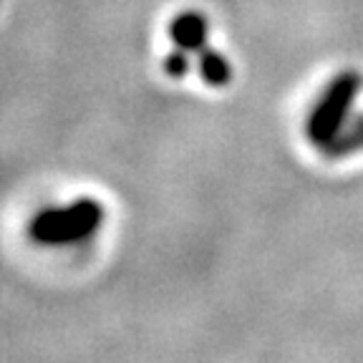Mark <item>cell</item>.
Listing matches in <instances>:
<instances>
[{
	"label": "cell",
	"instance_id": "cell-1",
	"mask_svg": "<svg viewBox=\"0 0 363 363\" xmlns=\"http://www.w3.org/2000/svg\"><path fill=\"white\" fill-rule=\"evenodd\" d=\"M104 210L96 199H76L68 207H53L33 217L30 235L43 245H74L96 233Z\"/></svg>",
	"mask_w": 363,
	"mask_h": 363
},
{
	"label": "cell",
	"instance_id": "cell-2",
	"mask_svg": "<svg viewBox=\"0 0 363 363\" xmlns=\"http://www.w3.org/2000/svg\"><path fill=\"white\" fill-rule=\"evenodd\" d=\"M361 89V76L356 71H346L333 79V84L325 89L323 99L313 108L311 121H308V136L318 147H330L333 139L340 134L346 124L348 108Z\"/></svg>",
	"mask_w": 363,
	"mask_h": 363
},
{
	"label": "cell",
	"instance_id": "cell-3",
	"mask_svg": "<svg viewBox=\"0 0 363 363\" xmlns=\"http://www.w3.org/2000/svg\"><path fill=\"white\" fill-rule=\"evenodd\" d=\"M169 33L177 48H182V51H202L204 40H207V21L197 13H184V16L174 18Z\"/></svg>",
	"mask_w": 363,
	"mask_h": 363
},
{
	"label": "cell",
	"instance_id": "cell-4",
	"mask_svg": "<svg viewBox=\"0 0 363 363\" xmlns=\"http://www.w3.org/2000/svg\"><path fill=\"white\" fill-rule=\"evenodd\" d=\"M199 74H202V79L210 86H225L227 81H230V76H233V71H230V63H227L225 56H220V53H215V51H204L202 48V56H199Z\"/></svg>",
	"mask_w": 363,
	"mask_h": 363
},
{
	"label": "cell",
	"instance_id": "cell-5",
	"mask_svg": "<svg viewBox=\"0 0 363 363\" xmlns=\"http://www.w3.org/2000/svg\"><path fill=\"white\" fill-rule=\"evenodd\" d=\"M363 147V116L361 119L353 121L348 129H343V134H338L333 139V144H330V152L333 154H348L353 152V149Z\"/></svg>",
	"mask_w": 363,
	"mask_h": 363
},
{
	"label": "cell",
	"instance_id": "cell-6",
	"mask_svg": "<svg viewBox=\"0 0 363 363\" xmlns=\"http://www.w3.org/2000/svg\"><path fill=\"white\" fill-rule=\"evenodd\" d=\"M164 71L169 76H174V79H179V76H184L189 71V56L187 51H182V48H177L174 53H169L164 61Z\"/></svg>",
	"mask_w": 363,
	"mask_h": 363
}]
</instances>
